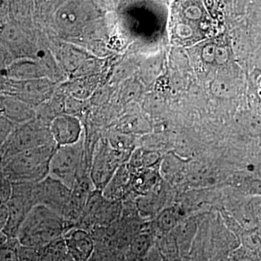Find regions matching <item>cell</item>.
<instances>
[{
    "mask_svg": "<svg viewBox=\"0 0 261 261\" xmlns=\"http://www.w3.org/2000/svg\"><path fill=\"white\" fill-rule=\"evenodd\" d=\"M67 229L61 216L45 206L37 205L27 215L17 239L20 245L40 250L63 238Z\"/></svg>",
    "mask_w": 261,
    "mask_h": 261,
    "instance_id": "obj_1",
    "label": "cell"
},
{
    "mask_svg": "<svg viewBox=\"0 0 261 261\" xmlns=\"http://www.w3.org/2000/svg\"><path fill=\"white\" fill-rule=\"evenodd\" d=\"M56 147L51 142L11 156L2 163L3 176L11 182L42 181L49 175V163Z\"/></svg>",
    "mask_w": 261,
    "mask_h": 261,
    "instance_id": "obj_2",
    "label": "cell"
},
{
    "mask_svg": "<svg viewBox=\"0 0 261 261\" xmlns=\"http://www.w3.org/2000/svg\"><path fill=\"white\" fill-rule=\"evenodd\" d=\"M49 176L60 180L70 188L80 178L89 176L83 137L73 145L57 146L49 163Z\"/></svg>",
    "mask_w": 261,
    "mask_h": 261,
    "instance_id": "obj_3",
    "label": "cell"
},
{
    "mask_svg": "<svg viewBox=\"0 0 261 261\" xmlns=\"http://www.w3.org/2000/svg\"><path fill=\"white\" fill-rule=\"evenodd\" d=\"M37 182H12V195L6 204L9 212L3 232L9 239L17 238L20 226L33 207L38 205Z\"/></svg>",
    "mask_w": 261,
    "mask_h": 261,
    "instance_id": "obj_4",
    "label": "cell"
},
{
    "mask_svg": "<svg viewBox=\"0 0 261 261\" xmlns=\"http://www.w3.org/2000/svg\"><path fill=\"white\" fill-rule=\"evenodd\" d=\"M53 142L49 128L41 126L34 121H28L12 130L0 147V161L3 163L11 156L48 145Z\"/></svg>",
    "mask_w": 261,
    "mask_h": 261,
    "instance_id": "obj_5",
    "label": "cell"
},
{
    "mask_svg": "<svg viewBox=\"0 0 261 261\" xmlns=\"http://www.w3.org/2000/svg\"><path fill=\"white\" fill-rule=\"evenodd\" d=\"M95 190L89 176L80 178L75 182L71 188L69 199L62 214L68 229L74 227L75 223L78 222L83 214L91 196Z\"/></svg>",
    "mask_w": 261,
    "mask_h": 261,
    "instance_id": "obj_6",
    "label": "cell"
},
{
    "mask_svg": "<svg viewBox=\"0 0 261 261\" xmlns=\"http://www.w3.org/2000/svg\"><path fill=\"white\" fill-rule=\"evenodd\" d=\"M71 188L56 178L48 176L37 183L38 205L45 206L62 216Z\"/></svg>",
    "mask_w": 261,
    "mask_h": 261,
    "instance_id": "obj_7",
    "label": "cell"
},
{
    "mask_svg": "<svg viewBox=\"0 0 261 261\" xmlns=\"http://www.w3.org/2000/svg\"><path fill=\"white\" fill-rule=\"evenodd\" d=\"M49 130L53 142L58 147L76 143L82 138L83 132L80 120L68 114L55 117L49 124Z\"/></svg>",
    "mask_w": 261,
    "mask_h": 261,
    "instance_id": "obj_8",
    "label": "cell"
},
{
    "mask_svg": "<svg viewBox=\"0 0 261 261\" xmlns=\"http://www.w3.org/2000/svg\"><path fill=\"white\" fill-rule=\"evenodd\" d=\"M120 155L116 152L98 151L91 163L89 176L96 190L102 192L116 170L120 167Z\"/></svg>",
    "mask_w": 261,
    "mask_h": 261,
    "instance_id": "obj_9",
    "label": "cell"
},
{
    "mask_svg": "<svg viewBox=\"0 0 261 261\" xmlns=\"http://www.w3.org/2000/svg\"><path fill=\"white\" fill-rule=\"evenodd\" d=\"M68 255L73 261H89L94 250V243L85 228L72 227L63 236Z\"/></svg>",
    "mask_w": 261,
    "mask_h": 261,
    "instance_id": "obj_10",
    "label": "cell"
},
{
    "mask_svg": "<svg viewBox=\"0 0 261 261\" xmlns=\"http://www.w3.org/2000/svg\"><path fill=\"white\" fill-rule=\"evenodd\" d=\"M130 185L132 169L129 165L123 164L116 170L101 192L107 200H118L126 193Z\"/></svg>",
    "mask_w": 261,
    "mask_h": 261,
    "instance_id": "obj_11",
    "label": "cell"
},
{
    "mask_svg": "<svg viewBox=\"0 0 261 261\" xmlns=\"http://www.w3.org/2000/svg\"><path fill=\"white\" fill-rule=\"evenodd\" d=\"M0 110L3 114L13 123L23 124L30 121L32 118V113L23 105L13 99L3 100Z\"/></svg>",
    "mask_w": 261,
    "mask_h": 261,
    "instance_id": "obj_12",
    "label": "cell"
},
{
    "mask_svg": "<svg viewBox=\"0 0 261 261\" xmlns=\"http://www.w3.org/2000/svg\"><path fill=\"white\" fill-rule=\"evenodd\" d=\"M70 259L63 238L58 239L40 250L39 261H69Z\"/></svg>",
    "mask_w": 261,
    "mask_h": 261,
    "instance_id": "obj_13",
    "label": "cell"
},
{
    "mask_svg": "<svg viewBox=\"0 0 261 261\" xmlns=\"http://www.w3.org/2000/svg\"><path fill=\"white\" fill-rule=\"evenodd\" d=\"M19 246L18 239H9L0 251V261H18Z\"/></svg>",
    "mask_w": 261,
    "mask_h": 261,
    "instance_id": "obj_14",
    "label": "cell"
},
{
    "mask_svg": "<svg viewBox=\"0 0 261 261\" xmlns=\"http://www.w3.org/2000/svg\"><path fill=\"white\" fill-rule=\"evenodd\" d=\"M177 211L174 208H168L162 211L158 218L160 227L163 229L173 228L178 221Z\"/></svg>",
    "mask_w": 261,
    "mask_h": 261,
    "instance_id": "obj_15",
    "label": "cell"
},
{
    "mask_svg": "<svg viewBox=\"0 0 261 261\" xmlns=\"http://www.w3.org/2000/svg\"><path fill=\"white\" fill-rule=\"evenodd\" d=\"M40 250L20 245L18 247V261H39Z\"/></svg>",
    "mask_w": 261,
    "mask_h": 261,
    "instance_id": "obj_16",
    "label": "cell"
},
{
    "mask_svg": "<svg viewBox=\"0 0 261 261\" xmlns=\"http://www.w3.org/2000/svg\"><path fill=\"white\" fill-rule=\"evenodd\" d=\"M12 182L3 176L0 178V206L6 205L12 195Z\"/></svg>",
    "mask_w": 261,
    "mask_h": 261,
    "instance_id": "obj_17",
    "label": "cell"
},
{
    "mask_svg": "<svg viewBox=\"0 0 261 261\" xmlns=\"http://www.w3.org/2000/svg\"><path fill=\"white\" fill-rule=\"evenodd\" d=\"M213 93L218 97H227L230 92L229 86L222 80H214L211 84Z\"/></svg>",
    "mask_w": 261,
    "mask_h": 261,
    "instance_id": "obj_18",
    "label": "cell"
},
{
    "mask_svg": "<svg viewBox=\"0 0 261 261\" xmlns=\"http://www.w3.org/2000/svg\"><path fill=\"white\" fill-rule=\"evenodd\" d=\"M216 46L210 44L206 45L202 49V58L207 63H213L215 61V53H216Z\"/></svg>",
    "mask_w": 261,
    "mask_h": 261,
    "instance_id": "obj_19",
    "label": "cell"
},
{
    "mask_svg": "<svg viewBox=\"0 0 261 261\" xmlns=\"http://www.w3.org/2000/svg\"><path fill=\"white\" fill-rule=\"evenodd\" d=\"M9 212L6 205L0 206V232L4 231L8 224Z\"/></svg>",
    "mask_w": 261,
    "mask_h": 261,
    "instance_id": "obj_20",
    "label": "cell"
},
{
    "mask_svg": "<svg viewBox=\"0 0 261 261\" xmlns=\"http://www.w3.org/2000/svg\"><path fill=\"white\" fill-rule=\"evenodd\" d=\"M228 59V53L226 48L222 47H216L215 53V61L219 64H223Z\"/></svg>",
    "mask_w": 261,
    "mask_h": 261,
    "instance_id": "obj_21",
    "label": "cell"
},
{
    "mask_svg": "<svg viewBox=\"0 0 261 261\" xmlns=\"http://www.w3.org/2000/svg\"><path fill=\"white\" fill-rule=\"evenodd\" d=\"M8 240H9V238H8V236L3 231L0 232V251H1L2 249L4 247L5 245H6V243H8Z\"/></svg>",
    "mask_w": 261,
    "mask_h": 261,
    "instance_id": "obj_22",
    "label": "cell"
},
{
    "mask_svg": "<svg viewBox=\"0 0 261 261\" xmlns=\"http://www.w3.org/2000/svg\"><path fill=\"white\" fill-rule=\"evenodd\" d=\"M3 165H2L1 161H0V178L3 177Z\"/></svg>",
    "mask_w": 261,
    "mask_h": 261,
    "instance_id": "obj_23",
    "label": "cell"
}]
</instances>
